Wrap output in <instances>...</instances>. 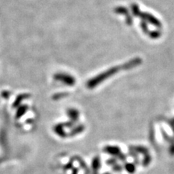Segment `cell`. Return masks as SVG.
Wrapping results in <instances>:
<instances>
[{"mask_svg": "<svg viewBox=\"0 0 174 174\" xmlns=\"http://www.w3.org/2000/svg\"><path fill=\"white\" fill-rule=\"evenodd\" d=\"M25 109H27V106H23L22 107L20 108V109H19V110H18V112H17V114H16V117L17 118H19V117H20L22 114H23L25 112Z\"/></svg>", "mask_w": 174, "mask_h": 174, "instance_id": "obj_1", "label": "cell"}, {"mask_svg": "<svg viewBox=\"0 0 174 174\" xmlns=\"http://www.w3.org/2000/svg\"><path fill=\"white\" fill-rule=\"evenodd\" d=\"M24 95H22V96H19V97H18V99L15 100V102H14V106H16L18 104H19V102H20L21 100L23 99L25 97H23Z\"/></svg>", "mask_w": 174, "mask_h": 174, "instance_id": "obj_2", "label": "cell"}]
</instances>
